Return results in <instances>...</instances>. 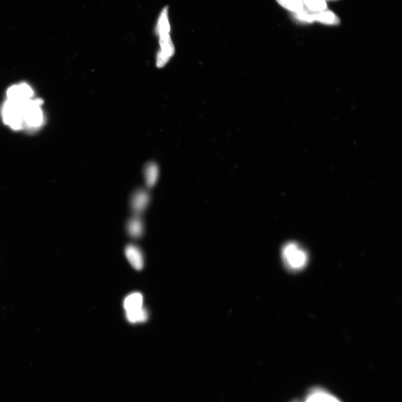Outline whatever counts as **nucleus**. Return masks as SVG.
<instances>
[{"instance_id":"9","label":"nucleus","mask_w":402,"mask_h":402,"mask_svg":"<svg viewBox=\"0 0 402 402\" xmlns=\"http://www.w3.org/2000/svg\"><path fill=\"white\" fill-rule=\"evenodd\" d=\"M128 234L133 239H139L143 235L144 224L139 216H135L128 220L126 224Z\"/></svg>"},{"instance_id":"12","label":"nucleus","mask_w":402,"mask_h":402,"mask_svg":"<svg viewBox=\"0 0 402 402\" xmlns=\"http://www.w3.org/2000/svg\"><path fill=\"white\" fill-rule=\"evenodd\" d=\"M126 317L130 323H142L147 321L148 313L147 310L142 308L132 311L126 312Z\"/></svg>"},{"instance_id":"11","label":"nucleus","mask_w":402,"mask_h":402,"mask_svg":"<svg viewBox=\"0 0 402 402\" xmlns=\"http://www.w3.org/2000/svg\"><path fill=\"white\" fill-rule=\"evenodd\" d=\"M143 297L140 293H134L127 296L124 301L126 312L132 311L142 308Z\"/></svg>"},{"instance_id":"2","label":"nucleus","mask_w":402,"mask_h":402,"mask_svg":"<svg viewBox=\"0 0 402 402\" xmlns=\"http://www.w3.org/2000/svg\"><path fill=\"white\" fill-rule=\"evenodd\" d=\"M21 102L10 101L6 106L4 111L5 120L6 122L14 129H19L23 120Z\"/></svg>"},{"instance_id":"3","label":"nucleus","mask_w":402,"mask_h":402,"mask_svg":"<svg viewBox=\"0 0 402 402\" xmlns=\"http://www.w3.org/2000/svg\"><path fill=\"white\" fill-rule=\"evenodd\" d=\"M299 402H342L339 398L326 389L319 386L312 387L306 393L304 399Z\"/></svg>"},{"instance_id":"15","label":"nucleus","mask_w":402,"mask_h":402,"mask_svg":"<svg viewBox=\"0 0 402 402\" xmlns=\"http://www.w3.org/2000/svg\"><path fill=\"white\" fill-rule=\"evenodd\" d=\"M170 31V27L168 20V9L166 7L161 14L158 27H157V32L161 35L169 34Z\"/></svg>"},{"instance_id":"6","label":"nucleus","mask_w":402,"mask_h":402,"mask_svg":"<svg viewBox=\"0 0 402 402\" xmlns=\"http://www.w3.org/2000/svg\"><path fill=\"white\" fill-rule=\"evenodd\" d=\"M126 257L133 267L138 270L143 268L144 257L139 248L134 244H129L125 248Z\"/></svg>"},{"instance_id":"5","label":"nucleus","mask_w":402,"mask_h":402,"mask_svg":"<svg viewBox=\"0 0 402 402\" xmlns=\"http://www.w3.org/2000/svg\"><path fill=\"white\" fill-rule=\"evenodd\" d=\"M22 111L23 118L26 119L28 124L31 125H39L42 120L41 111L38 107V102H21Z\"/></svg>"},{"instance_id":"14","label":"nucleus","mask_w":402,"mask_h":402,"mask_svg":"<svg viewBox=\"0 0 402 402\" xmlns=\"http://www.w3.org/2000/svg\"><path fill=\"white\" fill-rule=\"evenodd\" d=\"M160 45L162 52L170 57L174 53V47L169 34L160 35Z\"/></svg>"},{"instance_id":"7","label":"nucleus","mask_w":402,"mask_h":402,"mask_svg":"<svg viewBox=\"0 0 402 402\" xmlns=\"http://www.w3.org/2000/svg\"><path fill=\"white\" fill-rule=\"evenodd\" d=\"M32 95V92L31 88L25 84L19 86H14L8 91L10 101L14 102H24L31 97Z\"/></svg>"},{"instance_id":"19","label":"nucleus","mask_w":402,"mask_h":402,"mask_svg":"<svg viewBox=\"0 0 402 402\" xmlns=\"http://www.w3.org/2000/svg\"><path fill=\"white\" fill-rule=\"evenodd\" d=\"M292 402H299V400H294Z\"/></svg>"},{"instance_id":"18","label":"nucleus","mask_w":402,"mask_h":402,"mask_svg":"<svg viewBox=\"0 0 402 402\" xmlns=\"http://www.w3.org/2000/svg\"><path fill=\"white\" fill-rule=\"evenodd\" d=\"M324 1H326V0H324ZM328 1H337V0H328Z\"/></svg>"},{"instance_id":"1","label":"nucleus","mask_w":402,"mask_h":402,"mask_svg":"<svg viewBox=\"0 0 402 402\" xmlns=\"http://www.w3.org/2000/svg\"><path fill=\"white\" fill-rule=\"evenodd\" d=\"M281 256L286 267L292 271H298L308 264V255L298 244L288 243L282 248Z\"/></svg>"},{"instance_id":"16","label":"nucleus","mask_w":402,"mask_h":402,"mask_svg":"<svg viewBox=\"0 0 402 402\" xmlns=\"http://www.w3.org/2000/svg\"><path fill=\"white\" fill-rule=\"evenodd\" d=\"M306 8L313 12H321L327 9L326 2L324 0H302Z\"/></svg>"},{"instance_id":"10","label":"nucleus","mask_w":402,"mask_h":402,"mask_svg":"<svg viewBox=\"0 0 402 402\" xmlns=\"http://www.w3.org/2000/svg\"><path fill=\"white\" fill-rule=\"evenodd\" d=\"M312 21H317L321 23L328 25H338L340 23L339 17L330 11L313 12L310 11Z\"/></svg>"},{"instance_id":"17","label":"nucleus","mask_w":402,"mask_h":402,"mask_svg":"<svg viewBox=\"0 0 402 402\" xmlns=\"http://www.w3.org/2000/svg\"><path fill=\"white\" fill-rule=\"evenodd\" d=\"M170 57L167 56L166 54L163 53L162 51L158 54L157 56L156 65L158 68H162L165 65L167 62L169 60Z\"/></svg>"},{"instance_id":"4","label":"nucleus","mask_w":402,"mask_h":402,"mask_svg":"<svg viewBox=\"0 0 402 402\" xmlns=\"http://www.w3.org/2000/svg\"><path fill=\"white\" fill-rule=\"evenodd\" d=\"M150 195L147 190L140 188L136 190L130 199V207L134 215H141L147 209L150 202Z\"/></svg>"},{"instance_id":"8","label":"nucleus","mask_w":402,"mask_h":402,"mask_svg":"<svg viewBox=\"0 0 402 402\" xmlns=\"http://www.w3.org/2000/svg\"><path fill=\"white\" fill-rule=\"evenodd\" d=\"M144 177L147 188H152L156 185L158 180L159 170L155 162H149L144 168Z\"/></svg>"},{"instance_id":"13","label":"nucleus","mask_w":402,"mask_h":402,"mask_svg":"<svg viewBox=\"0 0 402 402\" xmlns=\"http://www.w3.org/2000/svg\"><path fill=\"white\" fill-rule=\"evenodd\" d=\"M277 1L285 9L291 11L294 14L301 13L305 8L302 0H277Z\"/></svg>"}]
</instances>
